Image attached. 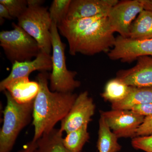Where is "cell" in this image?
I'll return each mask as SVG.
<instances>
[{"label":"cell","mask_w":152,"mask_h":152,"mask_svg":"<svg viewBox=\"0 0 152 152\" xmlns=\"http://www.w3.org/2000/svg\"><path fill=\"white\" fill-rule=\"evenodd\" d=\"M49 77L47 72H41L37 77L39 89L33 106L34 133L32 140L35 142L66 117L78 96L73 93L52 91L48 86Z\"/></svg>","instance_id":"1"},{"label":"cell","mask_w":152,"mask_h":152,"mask_svg":"<svg viewBox=\"0 0 152 152\" xmlns=\"http://www.w3.org/2000/svg\"><path fill=\"white\" fill-rule=\"evenodd\" d=\"M4 92L7 103L0 131V152H11L20 132L32 120L34 101L19 103L7 91Z\"/></svg>","instance_id":"2"},{"label":"cell","mask_w":152,"mask_h":152,"mask_svg":"<svg viewBox=\"0 0 152 152\" xmlns=\"http://www.w3.org/2000/svg\"><path fill=\"white\" fill-rule=\"evenodd\" d=\"M114 33L107 17H103L93 23L69 46V53L74 56L78 53L87 56L108 53L115 45Z\"/></svg>","instance_id":"3"},{"label":"cell","mask_w":152,"mask_h":152,"mask_svg":"<svg viewBox=\"0 0 152 152\" xmlns=\"http://www.w3.org/2000/svg\"><path fill=\"white\" fill-rule=\"evenodd\" d=\"M56 24L53 22L51 34L52 69L49 75L50 90L53 92L73 93L80 86V82L75 79L77 72L69 70L65 55L66 45L61 40Z\"/></svg>","instance_id":"4"},{"label":"cell","mask_w":152,"mask_h":152,"mask_svg":"<svg viewBox=\"0 0 152 152\" xmlns=\"http://www.w3.org/2000/svg\"><path fill=\"white\" fill-rule=\"evenodd\" d=\"M12 26V30L0 32V46L6 57L12 64L31 61L42 51L39 44L18 25Z\"/></svg>","instance_id":"5"},{"label":"cell","mask_w":152,"mask_h":152,"mask_svg":"<svg viewBox=\"0 0 152 152\" xmlns=\"http://www.w3.org/2000/svg\"><path fill=\"white\" fill-rule=\"evenodd\" d=\"M18 20V25L34 38L42 51L50 54L52 49V21L47 8L42 6H28Z\"/></svg>","instance_id":"6"},{"label":"cell","mask_w":152,"mask_h":152,"mask_svg":"<svg viewBox=\"0 0 152 152\" xmlns=\"http://www.w3.org/2000/svg\"><path fill=\"white\" fill-rule=\"evenodd\" d=\"M99 112L118 138L133 139L137 137V131L145 118L131 110H112Z\"/></svg>","instance_id":"7"},{"label":"cell","mask_w":152,"mask_h":152,"mask_svg":"<svg viewBox=\"0 0 152 152\" xmlns=\"http://www.w3.org/2000/svg\"><path fill=\"white\" fill-rule=\"evenodd\" d=\"M144 10L143 0L119 1L109 12V24L114 32H118L123 37L129 38L131 25Z\"/></svg>","instance_id":"8"},{"label":"cell","mask_w":152,"mask_h":152,"mask_svg":"<svg viewBox=\"0 0 152 152\" xmlns=\"http://www.w3.org/2000/svg\"><path fill=\"white\" fill-rule=\"evenodd\" d=\"M96 105L87 91L78 95L66 117L61 121L60 129L66 134L88 125L94 115Z\"/></svg>","instance_id":"9"},{"label":"cell","mask_w":152,"mask_h":152,"mask_svg":"<svg viewBox=\"0 0 152 152\" xmlns=\"http://www.w3.org/2000/svg\"><path fill=\"white\" fill-rule=\"evenodd\" d=\"M110 60L132 63L144 56H152V38L145 40L133 39L119 35L116 37L113 47L107 53Z\"/></svg>","instance_id":"10"},{"label":"cell","mask_w":152,"mask_h":152,"mask_svg":"<svg viewBox=\"0 0 152 152\" xmlns=\"http://www.w3.org/2000/svg\"><path fill=\"white\" fill-rule=\"evenodd\" d=\"M118 0H72L66 19L68 20L91 18L104 15L118 2Z\"/></svg>","instance_id":"11"},{"label":"cell","mask_w":152,"mask_h":152,"mask_svg":"<svg viewBox=\"0 0 152 152\" xmlns=\"http://www.w3.org/2000/svg\"><path fill=\"white\" fill-rule=\"evenodd\" d=\"M52 69V56L42 51L33 61L15 62L12 64L10 73L0 83V91L4 92L7 85L14 80L29 77L34 71L47 72L51 71Z\"/></svg>","instance_id":"12"},{"label":"cell","mask_w":152,"mask_h":152,"mask_svg":"<svg viewBox=\"0 0 152 152\" xmlns=\"http://www.w3.org/2000/svg\"><path fill=\"white\" fill-rule=\"evenodd\" d=\"M137 60L133 67L118 71L116 77L130 86L152 87V57L144 56Z\"/></svg>","instance_id":"13"},{"label":"cell","mask_w":152,"mask_h":152,"mask_svg":"<svg viewBox=\"0 0 152 152\" xmlns=\"http://www.w3.org/2000/svg\"><path fill=\"white\" fill-rule=\"evenodd\" d=\"M38 82L31 81L29 77L20 78L9 83L5 87L14 99L19 103L25 104L34 100L39 92Z\"/></svg>","instance_id":"14"},{"label":"cell","mask_w":152,"mask_h":152,"mask_svg":"<svg viewBox=\"0 0 152 152\" xmlns=\"http://www.w3.org/2000/svg\"><path fill=\"white\" fill-rule=\"evenodd\" d=\"M107 16L104 15H99L91 18L75 20L66 19L57 26L60 34L66 39L69 45L70 46L93 23Z\"/></svg>","instance_id":"15"},{"label":"cell","mask_w":152,"mask_h":152,"mask_svg":"<svg viewBox=\"0 0 152 152\" xmlns=\"http://www.w3.org/2000/svg\"><path fill=\"white\" fill-rule=\"evenodd\" d=\"M152 103V87L131 86L129 94L124 99L111 104L112 110H130L136 106Z\"/></svg>","instance_id":"16"},{"label":"cell","mask_w":152,"mask_h":152,"mask_svg":"<svg viewBox=\"0 0 152 152\" xmlns=\"http://www.w3.org/2000/svg\"><path fill=\"white\" fill-rule=\"evenodd\" d=\"M63 134L60 129L54 128L44 134L36 142V147L33 152H72L63 144Z\"/></svg>","instance_id":"17"},{"label":"cell","mask_w":152,"mask_h":152,"mask_svg":"<svg viewBox=\"0 0 152 152\" xmlns=\"http://www.w3.org/2000/svg\"><path fill=\"white\" fill-rule=\"evenodd\" d=\"M129 38L135 40L152 39V11L144 10L139 14L131 25Z\"/></svg>","instance_id":"18"},{"label":"cell","mask_w":152,"mask_h":152,"mask_svg":"<svg viewBox=\"0 0 152 152\" xmlns=\"http://www.w3.org/2000/svg\"><path fill=\"white\" fill-rule=\"evenodd\" d=\"M118 139L109 127L103 117L100 115L97 142L99 152H119L122 147L118 142Z\"/></svg>","instance_id":"19"},{"label":"cell","mask_w":152,"mask_h":152,"mask_svg":"<svg viewBox=\"0 0 152 152\" xmlns=\"http://www.w3.org/2000/svg\"><path fill=\"white\" fill-rule=\"evenodd\" d=\"M130 88L131 86L115 77L107 82L101 96L104 100L111 104L115 103L124 99L129 94Z\"/></svg>","instance_id":"20"},{"label":"cell","mask_w":152,"mask_h":152,"mask_svg":"<svg viewBox=\"0 0 152 152\" xmlns=\"http://www.w3.org/2000/svg\"><path fill=\"white\" fill-rule=\"evenodd\" d=\"M90 138L88 125L66 134L63 137V142L67 149L72 152L83 151V148Z\"/></svg>","instance_id":"21"},{"label":"cell","mask_w":152,"mask_h":152,"mask_svg":"<svg viewBox=\"0 0 152 152\" xmlns=\"http://www.w3.org/2000/svg\"><path fill=\"white\" fill-rule=\"evenodd\" d=\"M72 0H54L49 10L52 21L57 26L66 20Z\"/></svg>","instance_id":"22"},{"label":"cell","mask_w":152,"mask_h":152,"mask_svg":"<svg viewBox=\"0 0 152 152\" xmlns=\"http://www.w3.org/2000/svg\"><path fill=\"white\" fill-rule=\"evenodd\" d=\"M0 4L5 6L13 19L18 18L28 7L26 0H1Z\"/></svg>","instance_id":"23"},{"label":"cell","mask_w":152,"mask_h":152,"mask_svg":"<svg viewBox=\"0 0 152 152\" xmlns=\"http://www.w3.org/2000/svg\"><path fill=\"white\" fill-rule=\"evenodd\" d=\"M131 144L135 149L152 152V135L136 137L132 139Z\"/></svg>","instance_id":"24"},{"label":"cell","mask_w":152,"mask_h":152,"mask_svg":"<svg viewBox=\"0 0 152 152\" xmlns=\"http://www.w3.org/2000/svg\"><path fill=\"white\" fill-rule=\"evenodd\" d=\"M151 135H152V115L145 117L143 122L137 132V137Z\"/></svg>","instance_id":"25"},{"label":"cell","mask_w":152,"mask_h":152,"mask_svg":"<svg viewBox=\"0 0 152 152\" xmlns=\"http://www.w3.org/2000/svg\"><path fill=\"white\" fill-rule=\"evenodd\" d=\"M130 110L134 113L145 117L152 115V103L136 106Z\"/></svg>","instance_id":"26"},{"label":"cell","mask_w":152,"mask_h":152,"mask_svg":"<svg viewBox=\"0 0 152 152\" xmlns=\"http://www.w3.org/2000/svg\"><path fill=\"white\" fill-rule=\"evenodd\" d=\"M11 20L13 19L11 16L10 12L5 6L0 4V23L1 25L4 23V19Z\"/></svg>","instance_id":"27"},{"label":"cell","mask_w":152,"mask_h":152,"mask_svg":"<svg viewBox=\"0 0 152 152\" xmlns=\"http://www.w3.org/2000/svg\"><path fill=\"white\" fill-rule=\"evenodd\" d=\"M36 147V142L31 141L17 152H33Z\"/></svg>","instance_id":"28"},{"label":"cell","mask_w":152,"mask_h":152,"mask_svg":"<svg viewBox=\"0 0 152 152\" xmlns=\"http://www.w3.org/2000/svg\"><path fill=\"white\" fill-rule=\"evenodd\" d=\"M45 1L42 0H28V6H42Z\"/></svg>","instance_id":"29"},{"label":"cell","mask_w":152,"mask_h":152,"mask_svg":"<svg viewBox=\"0 0 152 152\" xmlns=\"http://www.w3.org/2000/svg\"><path fill=\"white\" fill-rule=\"evenodd\" d=\"M144 10L152 11V0H143Z\"/></svg>","instance_id":"30"}]
</instances>
